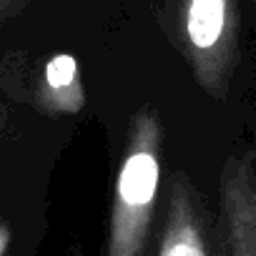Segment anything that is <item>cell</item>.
<instances>
[{
  "label": "cell",
  "instance_id": "6da1fadb",
  "mask_svg": "<svg viewBox=\"0 0 256 256\" xmlns=\"http://www.w3.org/2000/svg\"><path fill=\"white\" fill-rule=\"evenodd\" d=\"M161 151L164 123L154 108H141L128 126L123 161L116 176L106 256H151Z\"/></svg>",
  "mask_w": 256,
  "mask_h": 256
},
{
  "label": "cell",
  "instance_id": "8992f818",
  "mask_svg": "<svg viewBox=\"0 0 256 256\" xmlns=\"http://www.w3.org/2000/svg\"><path fill=\"white\" fill-rule=\"evenodd\" d=\"M8 246H10V234H8L6 226H0V256H6Z\"/></svg>",
  "mask_w": 256,
  "mask_h": 256
},
{
  "label": "cell",
  "instance_id": "277c9868",
  "mask_svg": "<svg viewBox=\"0 0 256 256\" xmlns=\"http://www.w3.org/2000/svg\"><path fill=\"white\" fill-rule=\"evenodd\" d=\"M154 256H214L204 198L184 174L171 176L166 216Z\"/></svg>",
  "mask_w": 256,
  "mask_h": 256
},
{
  "label": "cell",
  "instance_id": "52a82bcc",
  "mask_svg": "<svg viewBox=\"0 0 256 256\" xmlns=\"http://www.w3.org/2000/svg\"><path fill=\"white\" fill-rule=\"evenodd\" d=\"M251 3H254V6H256V0H251Z\"/></svg>",
  "mask_w": 256,
  "mask_h": 256
},
{
  "label": "cell",
  "instance_id": "3957f363",
  "mask_svg": "<svg viewBox=\"0 0 256 256\" xmlns=\"http://www.w3.org/2000/svg\"><path fill=\"white\" fill-rule=\"evenodd\" d=\"M224 256H256V161L254 154L228 156L221 171Z\"/></svg>",
  "mask_w": 256,
  "mask_h": 256
},
{
  "label": "cell",
  "instance_id": "7a4b0ae2",
  "mask_svg": "<svg viewBox=\"0 0 256 256\" xmlns=\"http://www.w3.org/2000/svg\"><path fill=\"white\" fill-rule=\"evenodd\" d=\"M184 53L196 83L216 100H226L238 63L236 0H181Z\"/></svg>",
  "mask_w": 256,
  "mask_h": 256
},
{
  "label": "cell",
  "instance_id": "5b68a950",
  "mask_svg": "<svg viewBox=\"0 0 256 256\" xmlns=\"http://www.w3.org/2000/svg\"><path fill=\"white\" fill-rule=\"evenodd\" d=\"M76 76H78V66L70 56H56L46 68V83L58 96L76 86Z\"/></svg>",
  "mask_w": 256,
  "mask_h": 256
}]
</instances>
